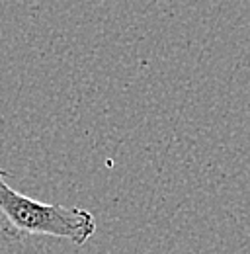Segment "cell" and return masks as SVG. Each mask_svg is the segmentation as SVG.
<instances>
[{"instance_id": "obj_1", "label": "cell", "mask_w": 250, "mask_h": 254, "mask_svg": "<svg viewBox=\"0 0 250 254\" xmlns=\"http://www.w3.org/2000/svg\"><path fill=\"white\" fill-rule=\"evenodd\" d=\"M0 166V217L2 233L10 241H26L30 237H51L86 245L96 233V219L82 207H66L59 203H43L26 193L16 191L6 180Z\"/></svg>"}]
</instances>
